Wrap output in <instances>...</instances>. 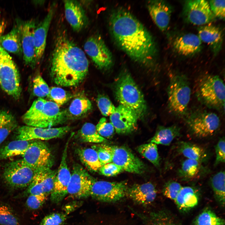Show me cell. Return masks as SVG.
Segmentation results:
<instances>
[{"mask_svg":"<svg viewBox=\"0 0 225 225\" xmlns=\"http://www.w3.org/2000/svg\"><path fill=\"white\" fill-rule=\"evenodd\" d=\"M109 26L116 44L130 58L145 66L152 65L157 53L154 39L131 12L122 8L113 10L110 15Z\"/></svg>","mask_w":225,"mask_h":225,"instance_id":"cell-1","label":"cell"},{"mask_svg":"<svg viewBox=\"0 0 225 225\" xmlns=\"http://www.w3.org/2000/svg\"><path fill=\"white\" fill-rule=\"evenodd\" d=\"M50 60L51 78L59 86H77L87 74L88 62L84 51L65 33L57 37Z\"/></svg>","mask_w":225,"mask_h":225,"instance_id":"cell-2","label":"cell"},{"mask_svg":"<svg viewBox=\"0 0 225 225\" xmlns=\"http://www.w3.org/2000/svg\"><path fill=\"white\" fill-rule=\"evenodd\" d=\"M59 107L52 101L38 98L23 115L22 121L28 126L51 128L66 120L64 111Z\"/></svg>","mask_w":225,"mask_h":225,"instance_id":"cell-3","label":"cell"},{"mask_svg":"<svg viewBox=\"0 0 225 225\" xmlns=\"http://www.w3.org/2000/svg\"><path fill=\"white\" fill-rule=\"evenodd\" d=\"M167 92L169 112L175 117L183 118L188 110L191 93L188 78L182 74L170 73Z\"/></svg>","mask_w":225,"mask_h":225,"instance_id":"cell-4","label":"cell"},{"mask_svg":"<svg viewBox=\"0 0 225 225\" xmlns=\"http://www.w3.org/2000/svg\"><path fill=\"white\" fill-rule=\"evenodd\" d=\"M117 99L122 105L134 111L139 118L145 115L147 110L143 95L130 74L122 73L114 87Z\"/></svg>","mask_w":225,"mask_h":225,"instance_id":"cell-5","label":"cell"},{"mask_svg":"<svg viewBox=\"0 0 225 225\" xmlns=\"http://www.w3.org/2000/svg\"><path fill=\"white\" fill-rule=\"evenodd\" d=\"M196 94L198 100L208 108L224 112L225 86L218 75L205 74L199 78Z\"/></svg>","mask_w":225,"mask_h":225,"instance_id":"cell-6","label":"cell"},{"mask_svg":"<svg viewBox=\"0 0 225 225\" xmlns=\"http://www.w3.org/2000/svg\"><path fill=\"white\" fill-rule=\"evenodd\" d=\"M183 118L190 132L198 138L212 136L221 125L220 118L216 113L199 108L188 110Z\"/></svg>","mask_w":225,"mask_h":225,"instance_id":"cell-7","label":"cell"},{"mask_svg":"<svg viewBox=\"0 0 225 225\" xmlns=\"http://www.w3.org/2000/svg\"><path fill=\"white\" fill-rule=\"evenodd\" d=\"M0 86L16 99L20 97L21 88L18 67L9 54L0 45Z\"/></svg>","mask_w":225,"mask_h":225,"instance_id":"cell-8","label":"cell"},{"mask_svg":"<svg viewBox=\"0 0 225 225\" xmlns=\"http://www.w3.org/2000/svg\"><path fill=\"white\" fill-rule=\"evenodd\" d=\"M128 187L126 181L111 182L94 178L91 186L90 196L100 201L115 202L126 196Z\"/></svg>","mask_w":225,"mask_h":225,"instance_id":"cell-9","label":"cell"},{"mask_svg":"<svg viewBox=\"0 0 225 225\" xmlns=\"http://www.w3.org/2000/svg\"><path fill=\"white\" fill-rule=\"evenodd\" d=\"M35 171L22 159L7 163L4 169L2 177L6 183L14 188L28 187L31 182Z\"/></svg>","mask_w":225,"mask_h":225,"instance_id":"cell-10","label":"cell"},{"mask_svg":"<svg viewBox=\"0 0 225 225\" xmlns=\"http://www.w3.org/2000/svg\"><path fill=\"white\" fill-rule=\"evenodd\" d=\"M22 159L34 171L44 168H51L54 163L52 152L48 145L41 140L31 141Z\"/></svg>","mask_w":225,"mask_h":225,"instance_id":"cell-11","label":"cell"},{"mask_svg":"<svg viewBox=\"0 0 225 225\" xmlns=\"http://www.w3.org/2000/svg\"><path fill=\"white\" fill-rule=\"evenodd\" d=\"M111 155L112 162L119 166L123 171L137 174L145 171L144 163L128 148L124 146L100 145Z\"/></svg>","mask_w":225,"mask_h":225,"instance_id":"cell-12","label":"cell"},{"mask_svg":"<svg viewBox=\"0 0 225 225\" xmlns=\"http://www.w3.org/2000/svg\"><path fill=\"white\" fill-rule=\"evenodd\" d=\"M83 48L86 54L99 69H107L112 66V55L99 35H93L88 38Z\"/></svg>","mask_w":225,"mask_h":225,"instance_id":"cell-13","label":"cell"},{"mask_svg":"<svg viewBox=\"0 0 225 225\" xmlns=\"http://www.w3.org/2000/svg\"><path fill=\"white\" fill-rule=\"evenodd\" d=\"M93 179L82 166L78 164H74L68 187V194L77 198L90 196Z\"/></svg>","mask_w":225,"mask_h":225,"instance_id":"cell-14","label":"cell"},{"mask_svg":"<svg viewBox=\"0 0 225 225\" xmlns=\"http://www.w3.org/2000/svg\"><path fill=\"white\" fill-rule=\"evenodd\" d=\"M71 127L65 126L56 128H42L23 126L17 130V139L25 141L47 140L61 137L68 132Z\"/></svg>","mask_w":225,"mask_h":225,"instance_id":"cell-15","label":"cell"},{"mask_svg":"<svg viewBox=\"0 0 225 225\" xmlns=\"http://www.w3.org/2000/svg\"><path fill=\"white\" fill-rule=\"evenodd\" d=\"M73 135H71L65 144L60 164L57 172L53 188L51 194V201L55 203L61 201L68 194L67 189L71 173L67 162V150L69 142Z\"/></svg>","mask_w":225,"mask_h":225,"instance_id":"cell-16","label":"cell"},{"mask_svg":"<svg viewBox=\"0 0 225 225\" xmlns=\"http://www.w3.org/2000/svg\"><path fill=\"white\" fill-rule=\"evenodd\" d=\"M57 171L50 168L34 171L32 179L23 195L51 194L53 188Z\"/></svg>","mask_w":225,"mask_h":225,"instance_id":"cell-17","label":"cell"},{"mask_svg":"<svg viewBox=\"0 0 225 225\" xmlns=\"http://www.w3.org/2000/svg\"><path fill=\"white\" fill-rule=\"evenodd\" d=\"M183 10L187 20L195 25L207 24L213 21L215 18L209 2L204 0L186 1Z\"/></svg>","mask_w":225,"mask_h":225,"instance_id":"cell-18","label":"cell"},{"mask_svg":"<svg viewBox=\"0 0 225 225\" xmlns=\"http://www.w3.org/2000/svg\"><path fill=\"white\" fill-rule=\"evenodd\" d=\"M139 118L134 111L120 104L116 108L110 118L116 132L119 134H127L133 132L136 128Z\"/></svg>","mask_w":225,"mask_h":225,"instance_id":"cell-19","label":"cell"},{"mask_svg":"<svg viewBox=\"0 0 225 225\" xmlns=\"http://www.w3.org/2000/svg\"><path fill=\"white\" fill-rule=\"evenodd\" d=\"M20 22L23 60L26 64L33 68L37 63L33 37L36 22L33 20Z\"/></svg>","mask_w":225,"mask_h":225,"instance_id":"cell-20","label":"cell"},{"mask_svg":"<svg viewBox=\"0 0 225 225\" xmlns=\"http://www.w3.org/2000/svg\"><path fill=\"white\" fill-rule=\"evenodd\" d=\"M66 18L73 30L79 32L85 28L88 19L80 2L75 0L64 1Z\"/></svg>","mask_w":225,"mask_h":225,"instance_id":"cell-21","label":"cell"},{"mask_svg":"<svg viewBox=\"0 0 225 225\" xmlns=\"http://www.w3.org/2000/svg\"><path fill=\"white\" fill-rule=\"evenodd\" d=\"M148 11L152 20L162 31H166L169 25L171 15L170 7L161 0H151L147 3Z\"/></svg>","mask_w":225,"mask_h":225,"instance_id":"cell-22","label":"cell"},{"mask_svg":"<svg viewBox=\"0 0 225 225\" xmlns=\"http://www.w3.org/2000/svg\"><path fill=\"white\" fill-rule=\"evenodd\" d=\"M54 12L51 7L42 21L35 29L33 37L37 62L40 61L43 56L46 45L48 31Z\"/></svg>","mask_w":225,"mask_h":225,"instance_id":"cell-23","label":"cell"},{"mask_svg":"<svg viewBox=\"0 0 225 225\" xmlns=\"http://www.w3.org/2000/svg\"><path fill=\"white\" fill-rule=\"evenodd\" d=\"M157 195L156 188L150 182L135 184L128 187L126 193V195L136 202L144 205L152 202Z\"/></svg>","mask_w":225,"mask_h":225,"instance_id":"cell-24","label":"cell"},{"mask_svg":"<svg viewBox=\"0 0 225 225\" xmlns=\"http://www.w3.org/2000/svg\"><path fill=\"white\" fill-rule=\"evenodd\" d=\"M173 46L179 54L189 56L195 54L200 50L201 41L198 36L193 33H187L175 39Z\"/></svg>","mask_w":225,"mask_h":225,"instance_id":"cell-25","label":"cell"},{"mask_svg":"<svg viewBox=\"0 0 225 225\" xmlns=\"http://www.w3.org/2000/svg\"><path fill=\"white\" fill-rule=\"evenodd\" d=\"M17 22L8 33L0 36V45L6 51L20 55L22 53L20 22Z\"/></svg>","mask_w":225,"mask_h":225,"instance_id":"cell-26","label":"cell"},{"mask_svg":"<svg viewBox=\"0 0 225 225\" xmlns=\"http://www.w3.org/2000/svg\"><path fill=\"white\" fill-rule=\"evenodd\" d=\"M199 196V192L195 188L182 187L174 201L179 210L186 212L198 205Z\"/></svg>","mask_w":225,"mask_h":225,"instance_id":"cell-27","label":"cell"},{"mask_svg":"<svg viewBox=\"0 0 225 225\" xmlns=\"http://www.w3.org/2000/svg\"><path fill=\"white\" fill-rule=\"evenodd\" d=\"M92 108L91 101L83 94L78 95L72 100L68 109L64 111L66 120L80 118Z\"/></svg>","mask_w":225,"mask_h":225,"instance_id":"cell-28","label":"cell"},{"mask_svg":"<svg viewBox=\"0 0 225 225\" xmlns=\"http://www.w3.org/2000/svg\"><path fill=\"white\" fill-rule=\"evenodd\" d=\"M201 41L210 45L213 49L218 50L222 41V32L218 27L211 25L200 27L198 36Z\"/></svg>","mask_w":225,"mask_h":225,"instance_id":"cell-29","label":"cell"},{"mask_svg":"<svg viewBox=\"0 0 225 225\" xmlns=\"http://www.w3.org/2000/svg\"><path fill=\"white\" fill-rule=\"evenodd\" d=\"M176 148L178 152L187 159L197 160L202 163L208 159V155L206 150L196 144L182 141L178 143Z\"/></svg>","mask_w":225,"mask_h":225,"instance_id":"cell-30","label":"cell"},{"mask_svg":"<svg viewBox=\"0 0 225 225\" xmlns=\"http://www.w3.org/2000/svg\"><path fill=\"white\" fill-rule=\"evenodd\" d=\"M204 171L201 162L187 158L182 163L178 174L182 180L189 181L199 178Z\"/></svg>","mask_w":225,"mask_h":225,"instance_id":"cell-31","label":"cell"},{"mask_svg":"<svg viewBox=\"0 0 225 225\" xmlns=\"http://www.w3.org/2000/svg\"><path fill=\"white\" fill-rule=\"evenodd\" d=\"M181 128L175 124L169 127L160 126L150 142L157 144L169 145L176 137L180 136Z\"/></svg>","mask_w":225,"mask_h":225,"instance_id":"cell-32","label":"cell"},{"mask_svg":"<svg viewBox=\"0 0 225 225\" xmlns=\"http://www.w3.org/2000/svg\"><path fill=\"white\" fill-rule=\"evenodd\" d=\"M31 141L17 139L0 148V160L19 155L22 156L28 147Z\"/></svg>","mask_w":225,"mask_h":225,"instance_id":"cell-33","label":"cell"},{"mask_svg":"<svg viewBox=\"0 0 225 225\" xmlns=\"http://www.w3.org/2000/svg\"><path fill=\"white\" fill-rule=\"evenodd\" d=\"M77 152L81 162L88 170L97 172L102 166L97 153L93 148H80L77 150Z\"/></svg>","mask_w":225,"mask_h":225,"instance_id":"cell-34","label":"cell"},{"mask_svg":"<svg viewBox=\"0 0 225 225\" xmlns=\"http://www.w3.org/2000/svg\"><path fill=\"white\" fill-rule=\"evenodd\" d=\"M17 126V120L11 113L0 110V144Z\"/></svg>","mask_w":225,"mask_h":225,"instance_id":"cell-35","label":"cell"},{"mask_svg":"<svg viewBox=\"0 0 225 225\" xmlns=\"http://www.w3.org/2000/svg\"><path fill=\"white\" fill-rule=\"evenodd\" d=\"M225 180L224 171H221L213 175L211 178L210 183L215 198L222 206L225 205Z\"/></svg>","mask_w":225,"mask_h":225,"instance_id":"cell-36","label":"cell"},{"mask_svg":"<svg viewBox=\"0 0 225 225\" xmlns=\"http://www.w3.org/2000/svg\"><path fill=\"white\" fill-rule=\"evenodd\" d=\"M78 135L82 142L100 143L105 142L107 139L101 137L98 132L96 126L93 124L86 122L79 131Z\"/></svg>","mask_w":225,"mask_h":225,"instance_id":"cell-37","label":"cell"},{"mask_svg":"<svg viewBox=\"0 0 225 225\" xmlns=\"http://www.w3.org/2000/svg\"><path fill=\"white\" fill-rule=\"evenodd\" d=\"M194 225H225V221L211 209H205L196 218Z\"/></svg>","mask_w":225,"mask_h":225,"instance_id":"cell-38","label":"cell"},{"mask_svg":"<svg viewBox=\"0 0 225 225\" xmlns=\"http://www.w3.org/2000/svg\"><path fill=\"white\" fill-rule=\"evenodd\" d=\"M137 151L155 167L160 166V158L158 152L157 145L153 142L144 144L138 146Z\"/></svg>","mask_w":225,"mask_h":225,"instance_id":"cell-39","label":"cell"},{"mask_svg":"<svg viewBox=\"0 0 225 225\" xmlns=\"http://www.w3.org/2000/svg\"><path fill=\"white\" fill-rule=\"evenodd\" d=\"M18 218L10 206L0 203V225H18Z\"/></svg>","mask_w":225,"mask_h":225,"instance_id":"cell-40","label":"cell"},{"mask_svg":"<svg viewBox=\"0 0 225 225\" xmlns=\"http://www.w3.org/2000/svg\"><path fill=\"white\" fill-rule=\"evenodd\" d=\"M47 97L59 106L66 103L71 98L70 94L61 88L52 87Z\"/></svg>","mask_w":225,"mask_h":225,"instance_id":"cell-41","label":"cell"},{"mask_svg":"<svg viewBox=\"0 0 225 225\" xmlns=\"http://www.w3.org/2000/svg\"><path fill=\"white\" fill-rule=\"evenodd\" d=\"M50 88L42 77L37 75L33 80V92L35 96L42 98L48 96Z\"/></svg>","mask_w":225,"mask_h":225,"instance_id":"cell-42","label":"cell"},{"mask_svg":"<svg viewBox=\"0 0 225 225\" xmlns=\"http://www.w3.org/2000/svg\"><path fill=\"white\" fill-rule=\"evenodd\" d=\"M182 187L178 182L169 181L164 185L162 192L165 197L174 201Z\"/></svg>","mask_w":225,"mask_h":225,"instance_id":"cell-43","label":"cell"},{"mask_svg":"<svg viewBox=\"0 0 225 225\" xmlns=\"http://www.w3.org/2000/svg\"><path fill=\"white\" fill-rule=\"evenodd\" d=\"M98 106L103 116L110 115L115 111L116 108L110 99L106 96L100 95L97 99Z\"/></svg>","mask_w":225,"mask_h":225,"instance_id":"cell-44","label":"cell"},{"mask_svg":"<svg viewBox=\"0 0 225 225\" xmlns=\"http://www.w3.org/2000/svg\"><path fill=\"white\" fill-rule=\"evenodd\" d=\"M96 127L98 133L105 138L111 137L114 132L115 129L112 124L107 122L104 118L100 119Z\"/></svg>","mask_w":225,"mask_h":225,"instance_id":"cell-45","label":"cell"},{"mask_svg":"<svg viewBox=\"0 0 225 225\" xmlns=\"http://www.w3.org/2000/svg\"><path fill=\"white\" fill-rule=\"evenodd\" d=\"M66 215L62 213H54L46 216L40 225H63Z\"/></svg>","mask_w":225,"mask_h":225,"instance_id":"cell-46","label":"cell"},{"mask_svg":"<svg viewBox=\"0 0 225 225\" xmlns=\"http://www.w3.org/2000/svg\"><path fill=\"white\" fill-rule=\"evenodd\" d=\"M44 194L29 195L26 201V205L29 209L36 210L41 208L47 200Z\"/></svg>","mask_w":225,"mask_h":225,"instance_id":"cell-47","label":"cell"},{"mask_svg":"<svg viewBox=\"0 0 225 225\" xmlns=\"http://www.w3.org/2000/svg\"><path fill=\"white\" fill-rule=\"evenodd\" d=\"M211 10L215 17L224 19L225 1L214 0L209 2Z\"/></svg>","mask_w":225,"mask_h":225,"instance_id":"cell-48","label":"cell"},{"mask_svg":"<svg viewBox=\"0 0 225 225\" xmlns=\"http://www.w3.org/2000/svg\"><path fill=\"white\" fill-rule=\"evenodd\" d=\"M99 171L102 175L111 177L116 176L123 171L121 167L111 162L102 166Z\"/></svg>","mask_w":225,"mask_h":225,"instance_id":"cell-49","label":"cell"},{"mask_svg":"<svg viewBox=\"0 0 225 225\" xmlns=\"http://www.w3.org/2000/svg\"><path fill=\"white\" fill-rule=\"evenodd\" d=\"M216 159L214 165L216 166L225 162V142L224 137L220 138L215 146Z\"/></svg>","mask_w":225,"mask_h":225,"instance_id":"cell-50","label":"cell"},{"mask_svg":"<svg viewBox=\"0 0 225 225\" xmlns=\"http://www.w3.org/2000/svg\"><path fill=\"white\" fill-rule=\"evenodd\" d=\"M92 148L96 151L99 160L102 166L112 162V158L111 154L100 145L93 146Z\"/></svg>","mask_w":225,"mask_h":225,"instance_id":"cell-51","label":"cell"},{"mask_svg":"<svg viewBox=\"0 0 225 225\" xmlns=\"http://www.w3.org/2000/svg\"><path fill=\"white\" fill-rule=\"evenodd\" d=\"M154 223L155 225H177L170 220L160 221Z\"/></svg>","mask_w":225,"mask_h":225,"instance_id":"cell-52","label":"cell"},{"mask_svg":"<svg viewBox=\"0 0 225 225\" xmlns=\"http://www.w3.org/2000/svg\"><path fill=\"white\" fill-rule=\"evenodd\" d=\"M149 225H155V224H154V223H152V224H150Z\"/></svg>","mask_w":225,"mask_h":225,"instance_id":"cell-53","label":"cell"}]
</instances>
